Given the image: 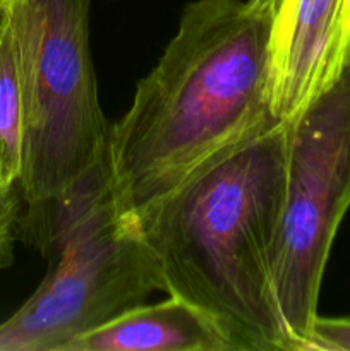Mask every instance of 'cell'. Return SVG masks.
I'll use <instances>...</instances> for the list:
<instances>
[{
    "label": "cell",
    "mask_w": 350,
    "mask_h": 351,
    "mask_svg": "<svg viewBox=\"0 0 350 351\" xmlns=\"http://www.w3.org/2000/svg\"><path fill=\"white\" fill-rule=\"evenodd\" d=\"M263 0H194L158 64L110 125V189L137 213L281 120L268 99Z\"/></svg>",
    "instance_id": "cell-1"
},
{
    "label": "cell",
    "mask_w": 350,
    "mask_h": 351,
    "mask_svg": "<svg viewBox=\"0 0 350 351\" xmlns=\"http://www.w3.org/2000/svg\"><path fill=\"white\" fill-rule=\"evenodd\" d=\"M62 351H235L218 322L191 302L168 295L139 305L69 343Z\"/></svg>",
    "instance_id": "cell-7"
},
{
    "label": "cell",
    "mask_w": 350,
    "mask_h": 351,
    "mask_svg": "<svg viewBox=\"0 0 350 351\" xmlns=\"http://www.w3.org/2000/svg\"><path fill=\"white\" fill-rule=\"evenodd\" d=\"M285 123V197L271 273L281 317L307 351L326 263L350 208V62L331 88Z\"/></svg>",
    "instance_id": "cell-5"
},
{
    "label": "cell",
    "mask_w": 350,
    "mask_h": 351,
    "mask_svg": "<svg viewBox=\"0 0 350 351\" xmlns=\"http://www.w3.org/2000/svg\"><path fill=\"white\" fill-rule=\"evenodd\" d=\"M93 0H5L16 36L23 108L24 204L57 197L106 160L89 48Z\"/></svg>",
    "instance_id": "cell-3"
},
{
    "label": "cell",
    "mask_w": 350,
    "mask_h": 351,
    "mask_svg": "<svg viewBox=\"0 0 350 351\" xmlns=\"http://www.w3.org/2000/svg\"><path fill=\"white\" fill-rule=\"evenodd\" d=\"M268 99L290 122L331 88L350 62V0H263Z\"/></svg>",
    "instance_id": "cell-6"
},
{
    "label": "cell",
    "mask_w": 350,
    "mask_h": 351,
    "mask_svg": "<svg viewBox=\"0 0 350 351\" xmlns=\"http://www.w3.org/2000/svg\"><path fill=\"white\" fill-rule=\"evenodd\" d=\"M23 168V108L16 36L5 0H0V185L19 184Z\"/></svg>",
    "instance_id": "cell-8"
},
{
    "label": "cell",
    "mask_w": 350,
    "mask_h": 351,
    "mask_svg": "<svg viewBox=\"0 0 350 351\" xmlns=\"http://www.w3.org/2000/svg\"><path fill=\"white\" fill-rule=\"evenodd\" d=\"M165 291L160 263L112 189L79 218L23 307L0 324V351H62Z\"/></svg>",
    "instance_id": "cell-4"
},
{
    "label": "cell",
    "mask_w": 350,
    "mask_h": 351,
    "mask_svg": "<svg viewBox=\"0 0 350 351\" xmlns=\"http://www.w3.org/2000/svg\"><path fill=\"white\" fill-rule=\"evenodd\" d=\"M24 197L19 184L3 189L0 185V273L12 264L14 247L19 239Z\"/></svg>",
    "instance_id": "cell-9"
},
{
    "label": "cell",
    "mask_w": 350,
    "mask_h": 351,
    "mask_svg": "<svg viewBox=\"0 0 350 351\" xmlns=\"http://www.w3.org/2000/svg\"><path fill=\"white\" fill-rule=\"evenodd\" d=\"M350 351V319L316 317L309 335L307 351Z\"/></svg>",
    "instance_id": "cell-10"
},
{
    "label": "cell",
    "mask_w": 350,
    "mask_h": 351,
    "mask_svg": "<svg viewBox=\"0 0 350 351\" xmlns=\"http://www.w3.org/2000/svg\"><path fill=\"white\" fill-rule=\"evenodd\" d=\"M287 123L278 122L139 209L165 293L211 315L235 351H301L275 293L271 256L285 197Z\"/></svg>",
    "instance_id": "cell-2"
}]
</instances>
